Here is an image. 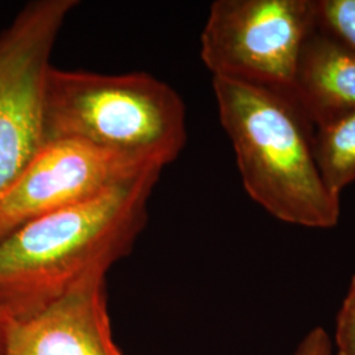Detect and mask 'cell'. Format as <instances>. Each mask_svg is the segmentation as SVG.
Segmentation results:
<instances>
[{"mask_svg": "<svg viewBox=\"0 0 355 355\" xmlns=\"http://www.w3.org/2000/svg\"><path fill=\"white\" fill-rule=\"evenodd\" d=\"M162 171L48 215L0 239V309L32 316L132 252L148 218V202Z\"/></svg>", "mask_w": 355, "mask_h": 355, "instance_id": "obj_1", "label": "cell"}, {"mask_svg": "<svg viewBox=\"0 0 355 355\" xmlns=\"http://www.w3.org/2000/svg\"><path fill=\"white\" fill-rule=\"evenodd\" d=\"M212 83L249 196L283 223L334 228L340 198L324 182L313 152L315 129L293 98L225 78Z\"/></svg>", "mask_w": 355, "mask_h": 355, "instance_id": "obj_2", "label": "cell"}, {"mask_svg": "<svg viewBox=\"0 0 355 355\" xmlns=\"http://www.w3.org/2000/svg\"><path fill=\"white\" fill-rule=\"evenodd\" d=\"M45 142L79 140L165 167L187 141L186 107L175 89L148 73L99 74L51 67Z\"/></svg>", "mask_w": 355, "mask_h": 355, "instance_id": "obj_3", "label": "cell"}, {"mask_svg": "<svg viewBox=\"0 0 355 355\" xmlns=\"http://www.w3.org/2000/svg\"><path fill=\"white\" fill-rule=\"evenodd\" d=\"M316 28V0H217L200 55L214 78L292 96L300 53Z\"/></svg>", "mask_w": 355, "mask_h": 355, "instance_id": "obj_4", "label": "cell"}, {"mask_svg": "<svg viewBox=\"0 0 355 355\" xmlns=\"http://www.w3.org/2000/svg\"><path fill=\"white\" fill-rule=\"evenodd\" d=\"M78 0H35L0 35V196L45 142L51 57Z\"/></svg>", "mask_w": 355, "mask_h": 355, "instance_id": "obj_5", "label": "cell"}, {"mask_svg": "<svg viewBox=\"0 0 355 355\" xmlns=\"http://www.w3.org/2000/svg\"><path fill=\"white\" fill-rule=\"evenodd\" d=\"M162 170L152 162L83 141H46L0 196V239L26 221Z\"/></svg>", "mask_w": 355, "mask_h": 355, "instance_id": "obj_6", "label": "cell"}, {"mask_svg": "<svg viewBox=\"0 0 355 355\" xmlns=\"http://www.w3.org/2000/svg\"><path fill=\"white\" fill-rule=\"evenodd\" d=\"M107 275H92L57 302L10 318L6 355H124L108 309Z\"/></svg>", "mask_w": 355, "mask_h": 355, "instance_id": "obj_7", "label": "cell"}, {"mask_svg": "<svg viewBox=\"0 0 355 355\" xmlns=\"http://www.w3.org/2000/svg\"><path fill=\"white\" fill-rule=\"evenodd\" d=\"M292 98L313 129L355 108V51L316 28L296 67Z\"/></svg>", "mask_w": 355, "mask_h": 355, "instance_id": "obj_8", "label": "cell"}, {"mask_svg": "<svg viewBox=\"0 0 355 355\" xmlns=\"http://www.w3.org/2000/svg\"><path fill=\"white\" fill-rule=\"evenodd\" d=\"M313 152L325 184L340 198L355 180V108L315 129Z\"/></svg>", "mask_w": 355, "mask_h": 355, "instance_id": "obj_9", "label": "cell"}, {"mask_svg": "<svg viewBox=\"0 0 355 355\" xmlns=\"http://www.w3.org/2000/svg\"><path fill=\"white\" fill-rule=\"evenodd\" d=\"M318 26L355 51V0H316Z\"/></svg>", "mask_w": 355, "mask_h": 355, "instance_id": "obj_10", "label": "cell"}, {"mask_svg": "<svg viewBox=\"0 0 355 355\" xmlns=\"http://www.w3.org/2000/svg\"><path fill=\"white\" fill-rule=\"evenodd\" d=\"M336 355H355V275L336 318Z\"/></svg>", "mask_w": 355, "mask_h": 355, "instance_id": "obj_11", "label": "cell"}, {"mask_svg": "<svg viewBox=\"0 0 355 355\" xmlns=\"http://www.w3.org/2000/svg\"><path fill=\"white\" fill-rule=\"evenodd\" d=\"M293 355H333L329 334L322 328H313L305 334Z\"/></svg>", "mask_w": 355, "mask_h": 355, "instance_id": "obj_12", "label": "cell"}, {"mask_svg": "<svg viewBox=\"0 0 355 355\" xmlns=\"http://www.w3.org/2000/svg\"><path fill=\"white\" fill-rule=\"evenodd\" d=\"M8 320H10V318L0 309V355H6Z\"/></svg>", "mask_w": 355, "mask_h": 355, "instance_id": "obj_13", "label": "cell"}]
</instances>
